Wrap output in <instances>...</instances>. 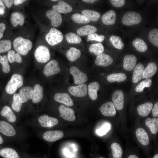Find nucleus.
Instances as JSON below:
<instances>
[{
  "instance_id": "nucleus-1",
  "label": "nucleus",
  "mask_w": 158,
  "mask_h": 158,
  "mask_svg": "<svg viewBox=\"0 0 158 158\" xmlns=\"http://www.w3.org/2000/svg\"><path fill=\"white\" fill-rule=\"evenodd\" d=\"M13 44L15 50L18 53L23 55H26L32 47V44L30 40L21 37H19L15 39Z\"/></svg>"
},
{
  "instance_id": "nucleus-2",
  "label": "nucleus",
  "mask_w": 158,
  "mask_h": 158,
  "mask_svg": "<svg viewBox=\"0 0 158 158\" xmlns=\"http://www.w3.org/2000/svg\"><path fill=\"white\" fill-rule=\"evenodd\" d=\"M23 77L21 75L17 74L13 75L6 86V92L10 94L14 93L18 88L23 86Z\"/></svg>"
},
{
  "instance_id": "nucleus-3",
  "label": "nucleus",
  "mask_w": 158,
  "mask_h": 158,
  "mask_svg": "<svg viewBox=\"0 0 158 158\" xmlns=\"http://www.w3.org/2000/svg\"><path fill=\"white\" fill-rule=\"evenodd\" d=\"M142 19V17L139 13L133 11H129L123 16L122 22L125 25L130 26L139 23Z\"/></svg>"
},
{
  "instance_id": "nucleus-4",
  "label": "nucleus",
  "mask_w": 158,
  "mask_h": 158,
  "mask_svg": "<svg viewBox=\"0 0 158 158\" xmlns=\"http://www.w3.org/2000/svg\"><path fill=\"white\" fill-rule=\"evenodd\" d=\"M45 38L49 44L54 46L62 41L63 36L60 31L56 28H51L46 35Z\"/></svg>"
},
{
  "instance_id": "nucleus-5",
  "label": "nucleus",
  "mask_w": 158,
  "mask_h": 158,
  "mask_svg": "<svg viewBox=\"0 0 158 158\" xmlns=\"http://www.w3.org/2000/svg\"><path fill=\"white\" fill-rule=\"evenodd\" d=\"M34 56L37 61L40 63H45L48 61L50 58L49 49L43 45L38 46L35 51Z\"/></svg>"
},
{
  "instance_id": "nucleus-6",
  "label": "nucleus",
  "mask_w": 158,
  "mask_h": 158,
  "mask_svg": "<svg viewBox=\"0 0 158 158\" xmlns=\"http://www.w3.org/2000/svg\"><path fill=\"white\" fill-rule=\"evenodd\" d=\"M70 72L73 77L74 83L78 85L84 84L87 80L86 74L83 73L77 67L72 66L70 69Z\"/></svg>"
},
{
  "instance_id": "nucleus-7",
  "label": "nucleus",
  "mask_w": 158,
  "mask_h": 158,
  "mask_svg": "<svg viewBox=\"0 0 158 158\" xmlns=\"http://www.w3.org/2000/svg\"><path fill=\"white\" fill-rule=\"evenodd\" d=\"M0 133L3 135L8 137H12L16 133L15 128L8 122L3 120H0Z\"/></svg>"
},
{
  "instance_id": "nucleus-8",
  "label": "nucleus",
  "mask_w": 158,
  "mask_h": 158,
  "mask_svg": "<svg viewBox=\"0 0 158 158\" xmlns=\"http://www.w3.org/2000/svg\"><path fill=\"white\" fill-rule=\"evenodd\" d=\"M59 116L64 119L70 121L75 120V112L72 109L63 105H60L59 108Z\"/></svg>"
},
{
  "instance_id": "nucleus-9",
  "label": "nucleus",
  "mask_w": 158,
  "mask_h": 158,
  "mask_svg": "<svg viewBox=\"0 0 158 158\" xmlns=\"http://www.w3.org/2000/svg\"><path fill=\"white\" fill-rule=\"evenodd\" d=\"M60 71L58 62L54 59L46 64L44 68L43 73L45 76L48 77L58 73Z\"/></svg>"
},
{
  "instance_id": "nucleus-10",
  "label": "nucleus",
  "mask_w": 158,
  "mask_h": 158,
  "mask_svg": "<svg viewBox=\"0 0 158 158\" xmlns=\"http://www.w3.org/2000/svg\"><path fill=\"white\" fill-rule=\"evenodd\" d=\"M112 100L115 108L119 110L123 109L124 99V93L122 90H118L115 91L112 95Z\"/></svg>"
},
{
  "instance_id": "nucleus-11",
  "label": "nucleus",
  "mask_w": 158,
  "mask_h": 158,
  "mask_svg": "<svg viewBox=\"0 0 158 158\" xmlns=\"http://www.w3.org/2000/svg\"><path fill=\"white\" fill-rule=\"evenodd\" d=\"M40 126L43 128H50L56 125L58 123V120L55 118L50 117L46 114L40 116L38 119Z\"/></svg>"
},
{
  "instance_id": "nucleus-12",
  "label": "nucleus",
  "mask_w": 158,
  "mask_h": 158,
  "mask_svg": "<svg viewBox=\"0 0 158 158\" xmlns=\"http://www.w3.org/2000/svg\"><path fill=\"white\" fill-rule=\"evenodd\" d=\"M68 90L72 95L77 97H83L87 94V87L85 84H83L75 86H70Z\"/></svg>"
},
{
  "instance_id": "nucleus-13",
  "label": "nucleus",
  "mask_w": 158,
  "mask_h": 158,
  "mask_svg": "<svg viewBox=\"0 0 158 158\" xmlns=\"http://www.w3.org/2000/svg\"><path fill=\"white\" fill-rule=\"evenodd\" d=\"M63 133L61 130H50L45 132L43 135V139L46 141L53 142L62 138Z\"/></svg>"
},
{
  "instance_id": "nucleus-14",
  "label": "nucleus",
  "mask_w": 158,
  "mask_h": 158,
  "mask_svg": "<svg viewBox=\"0 0 158 158\" xmlns=\"http://www.w3.org/2000/svg\"><path fill=\"white\" fill-rule=\"evenodd\" d=\"M46 16L51 21V24L54 27L60 26L62 21L61 15L53 10L48 11L46 13Z\"/></svg>"
},
{
  "instance_id": "nucleus-15",
  "label": "nucleus",
  "mask_w": 158,
  "mask_h": 158,
  "mask_svg": "<svg viewBox=\"0 0 158 158\" xmlns=\"http://www.w3.org/2000/svg\"><path fill=\"white\" fill-rule=\"evenodd\" d=\"M32 93L33 89L31 87L24 86L19 90L18 94L20 100L23 104L32 99Z\"/></svg>"
},
{
  "instance_id": "nucleus-16",
  "label": "nucleus",
  "mask_w": 158,
  "mask_h": 158,
  "mask_svg": "<svg viewBox=\"0 0 158 158\" xmlns=\"http://www.w3.org/2000/svg\"><path fill=\"white\" fill-rule=\"evenodd\" d=\"M102 114L106 116H111L115 115L116 111L113 103L111 102L103 104L99 109Z\"/></svg>"
},
{
  "instance_id": "nucleus-17",
  "label": "nucleus",
  "mask_w": 158,
  "mask_h": 158,
  "mask_svg": "<svg viewBox=\"0 0 158 158\" xmlns=\"http://www.w3.org/2000/svg\"><path fill=\"white\" fill-rule=\"evenodd\" d=\"M113 61L112 58L109 55L102 53L97 56L95 63L97 66L105 67L111 64Z\"/></svg>"
},
{
  "instance_id": "nucleus-18",
  "label": "nucleus",
  "mask_w": 158,
  "mask_h": 158,
  "mask_svg": "<svg viewBox=\"0 0 158 158\" xmlns=\"http://www.w3.org/2000/svg\"><path fill=\"white\" fill-rule=\"evenodd\" d=\"M54 100L57 102L68 106H73L74 102L68 94L66 93H57L54 97Z\"/></svg>"
},
{
  "instance_id": "nucleus-19",
  "label": "nucleus",
  "mask_w": 158,
  "mask_h": 158,
  "mask_svg": "<svg viewBox=\"0 0 158 158\" xmlns=\"http://www.w3.org/2000/svg\"><path fill=\"white\" fill-rule=\"evenodd\" d=\"M137 58L133 54H128L124 57L123 66L126 71H130L135 67L137 62Z\"/></svg>"
},
{
  "instance_id": "nucleus-20",
  "label": "nucleus",
  "mask_w": 158,
  "mask_h": 158,
  "mask_svg": "<svg viewBox=\"0 0 158 158\" xmlns=\"http://www.w3.org/2000/svg\"><path fill=\"white\" fill-rule=\"evenodd\" d=\"M53 10L58 13H66L72 11L71 6L66 2L60 1L58 4L54 5L52 7Z\"/></svg>"
},
{
  "instance_id": "nucleus-21",
  "label": "nucleus",
  "mask_w": 158,
  "mask_h": 158,
  "mask_svg": "<svg viewBox=\"0 0 158 158\" xmlns=\"http://www.w3.org/2000/svg\"><path fill=\"white\" fill-rule=\"evenodd\" d=\"M135 134L138 141L142 145L145 146L149 144V138L147 132L144 128H138L136 130Z\"/></svg>"
},
{
  "instance_id": "nucleus-22",
  "label": "nucleus",
  "mask_w": 158,
  "mask_h": 158,
  "mask_svg": "<svg viewBox=\"0 0 158 158\" xmlns=\"http://www.w3.org/2000/svg\"><path fill=\"white\" fill-rule=\"evenodd\" d=\"M116 19V15L113 10H109L105 13L102 16V22L106 25L114 24Z\"/></svg>"
},
{
  "instance_id": "nucleus-23",
  "label": "nucleus",
  "mask_w": 158,
  "mask_h": 158,
  "mask_svg": "<svg viewBox=\"0 0 158 158\" xmlns=\"http://www.w3.org/2000/svg\"><path fill=\"white\" fill-rule=\"evenodd\" d=\"M0 156L3 158H20L17 151L13 148L5 147L0 149Z\"/></svg>"
},
{
  "instance_id": "nucleus-24",
  "label": "nucleus",
  "mask_w": 158,
  "mask_h": 158,
  "mask_svg": "<svg viewBox=\"0 0 158 158\" xmlns=\"http://www.w3.org/2000/svg\"><path fill=\"white\" fill-rule=\"evenodd\" d=\"M0 114L5 118L10 123H14L16 121L17 118L15 114L8 106H5L3 107L0 112Z\"/></svg>"
},
{
  "instance_id": "nucleus-25",
  "label": "nucleus",
  "mask_w": 158,
  "mask_h": 158,
  "mask_svg": "<svg viewBox=\"0 0 158 158\" xmlns=\"http://www.w3.org/2000/svg\"><path fill=\"white\" fill-rule=\"evenodd\" d=\"M158 67L156 64L154 62L149 63L144 69L142 78L148 79L153 76L157 70Z\"/></svg>"
},
{
  "instance_id": "nucleus-26",
  "label": "nucleus",
  "mask_w": 158,
  "mask_h": 158,
  "mask_svg": "<svg viewBox=\"0 0 158 158\" xmlns=\"http://www.w3.org/2000/svg\"><path fill=\"white\" fill-rule=\"evenodd\" d=\"M144 69V66L141 63L136 66L132 76V81L133 83H137L142 79Z\"/></svg>"
},
{
  "instance_id": "nucleus-27",
  "label": "nucleus",
  "mask_w": 158,
  "mask_h": 158,
  "mask_svg": "<svg viewBox=\"0 0 158 158\" xmlns=\"http://www.w3.org/2000/svg\"><path fill=\"white\" fill-rule=\"evenodd\" d=\"M153 105L151 102H146L139 105L137 108L138 114L142 117L147 116L152 110Z\"/></svg>"
},
{
  "instance_id": "nucleus-28",
  "label": "nucleus",
  "mask_w": 158,
  "mask_h": 158,
  "mask_svg": "<svg viewBox=\"0 0 158 158\" xmlns=\"http://www.w3.org/2000/svg\"><path fill=\"white\" fill-rule=\"evenodd\" d=\"M43 88L39 84L35 85L33 90L32 101L34 103L40 102L43 97Z\"/></svg>"
},
{
  "instance_id": "nucleus-29",
  "label": "nucleus",
  "mask_w": 158,
  "mask_h": 158,
  "mask_svg": "<svg viewBox=\"0 0 158 158\" xmlns=\"http://www.w3.org/2000/svg\"><path fill=\"white\" fill-rule=\"evenodd\" d=\"M99 85L98 82L94 81L90 83L87 87L88 94L90 98L95 100L97 98V92L99 89Z\"/></svg>"
},
{
  "instance_id": "nucleus-30",
  "label": "nucleus",
  "mask_w": 158,
  "mask_h": 158,
  "mask_svg": "<svg viewBox=\"0 0 158 158\" xmlns=\"http://www.w3.org/2000/svg\"><path fill=\"white\" fill-rule=\"evenodd\" d=\"M25 17L24 15L18 12L12 13L10 18L11 23L14 27H16L18 24L23 25L24 23Z\"/></svg>"
},
{
  "instance_id": "nucleus-31",
  "label": "nucleus",
  "mask_w": 158,
  "mask_h": 158,
  "mask_svg": "<svg viewBox=\"0 0 158 158\" xmlns=\"http://www.w3.org/2000/svg\"><path fill=\"white\" fill-rule=\"evenodd\" d=\"M97 31V29L96 27L88 25L80 28L77 30V33L79 36H84L95 33Z\"/></svg>"
},
{
  "instance_id": "nucleus-32",
  "label": "nucleus",
  "mask_w": 158,
  "mask_h": 158,
  "mask_svg": "<svg viewBox=\"0 0 158 158\" xmlns=\"http://www.w3.org/2000/svg\"><path fill=\"white\" fill-rule=\"evenodd\" d=\"M81 52L80 51L74 47H71L68 50L66 53L67 59L71 61H74L80 56Z\"/></svg>"
},
{
  "instance_id": "nucleus-33",
  "label": "nucleus",
  "mask_w": 158,
  "mask_h": 158,
  "mask_svg": "<svg viewBox=\"0 0 158 158\" xmlns=\"http://www.w3.org/2000/svg\"><path fill=\"white\" fill-rule=\"evenodd\" d=\"M145 123L150 129L153 134H156L158 131V118H147L145 121Z\"/></svg>"
},
{
  "instance_id": "nucleus-34",
  "label": "nucleus",
  "mask_w": 158,
  "mask_h": 158,
  "mask_svg": "<svg viewBox=\"0 0 158 158\" xmlns=\"http://www.w3.org/2000/svg\"><path fill=\"white\" fill-rule=\"evenodd\" d=\"M127 78L126 74L123 73H116L111 74L107 77V80L109 82H121L125 81Z\"/></svg>"
},
{
  "instance_id": "nucleus-35",
  "label": "nucleus",
  "mask_w": 158,
  "mask_h": 158,
  "mask_svg": "<svg viewBox=\"0 0 158 158\" xmlns=\"http://www.w3.org/2000/svg\"><path fill=\"white\" fill-rule=\"evenodd\" d=\"M132 44L136 50L140 52H145L147 49V45L144 41L139 38L134 40Z\"/></svg>"
},
{
  "instance_id": "nucleus-36",
  "label": "nucleus",
  "mask_w": 158,
  "mask_h": 158,
  "mask_svg": "<svg viewBox=\"0 0 158 158\" xmlns=\"http://www.w3.org/2000/svg\"><path fill=\"white\" fill-rule=\"evenodd\" d=\"M81 13L82 15L93 22L97 21L100 16V14L99 12L92 10H84L82 11Z\"/></svg>"
},
{
  "instance_id": "nucleus-37",
  "label": "nucleus",
  "mask_w": 158,
  "mask_h": 158,
  "mask_svg": "<svg viewBox=\"0 0 158 158\" xmlns=\"http://www.w3.org/2000/svg\"><path fill=\"white\" fill-rule=\"evenodd\" d=\"M111 148L113 158H121L123 150L118 143L116 142L112 143Z\"/></svg>"
},
{
  "instance_id": "nucleus-38",
  "label": "nucleus",
  "mask_w": 158,
  "mask_h": 158,
  "mask_svg": "<svg viewBox=\"0 0 158 158\" xmlns=\"http://www.w3.org/2000/svg\"><path fill=\"white\" fill-rule=\"evenodd\" d=\"M89 49L90 52L97 56L102 53L104 49L102 44L101 43H99L91 45L90 46Z\"/></svg>"
},
{
  "instance_id": "nucleus-39",
  "label": "nucleus",
  "mask_w": 158,
  "mask_h": 158,
  "mask_svg": "<svg viewBox=\"0 0 158 158\" xmlns=\"http://www.w3.org/2000/svg\"><path fill=\"white\" fill-rule=\"evenodd\" d=\"M65 37L67 42L70 44H79L82 41L81 37L79 36L72 32L66 34Z\"/></svg>"
},
{
  "instance_id": "nucleus-40",
  "label": "nucleus",
  "mask_w": 158,
  "mask_h": 158,
  "mask_svg": "<svg viewBox=\"0 0 158 158\" xmlns=\"http://www.w3.org/2000/svg\"><path fill=\"white\" fill-rule=\"evenodd\" d=\"M22 105L19 98L18 94L15 93L13 97V101L11 105V107L13 110L16 112L20 111Z\"/></svg>"
},
{
  "instance_id": "nucleus-41",
  "label": "nucleus",
  "mask_w": 158,
  "mask_h": 158,
  "mask_svg": "<svg viewBox=\"0 0 158 158\" xmlns=\"http://www.w3.org/2000/svg\"><path fill=\"white\" fill-rule=\"evenodd\" d=\"M109 40L112 45L117 49H122L124 47V44L119 36L111 35L109 38Z\"/></svg>"
},
{
  "instance_id": "nucleus-42",
  "label": "nucleus",
  "mask_w": 158,
  "mask_h": 158,
  "mask_svg": "<svg viewBox=\"0 0 158 158\" xmlns=\"http://www.w3.org/2000/svg\"><path fill=\"white\" fill-rule=\"evenodd\" d=\"M71 18L73 21L78 23L86 24L89 23L90 21L85 16L79 13L73 14Z\"/></svg>"
},
{
  "instance_id": "nucleus-43",
  "label": "nucleus",
  "mask_w": 158,
  "mask_h": 158,
  "mask_svg": "<svg viewBox=\"0 0 158 158\" xmlns=\"http://www.w3.org/2000/svg\"><path fill=\"white\" fill-rule=\"evenodd\" d=\"M148 39L150 42L157 47H158V29H154L149 32Z\"/></svg>"
},
{
  "instance_id": "nucleus-44",
  "label": "nucleus",
  "mask_w": 158,
  "mask_h": 158,
  "mask_svg": "<svg viewBox=\"0 0 158 158\" xmlns=\"http://www.w3.org/2000/svg\"><path fill=\"white\" fill-rule=\"evenodd\" d=\"M7 56L11 63L14 62L20 63L22 62V58L19 54L18 53H16L13 50L9 51L8 53Z\"/></svg>"
},
{
  "instance_id": "nucleus-45",
  "label": "nucleus",
  "mask_w": 158,
  "mask_h": 158,
  "mask_svg": "<svg viewBox=\"0 0 158 158\" xmlns=\"http://www.w3.org/2000/svg\"><path fill=\"white\" fill-rule=\"evenodd\" d=\"M8 61L7 56L4 55L2 56L0 55V63L2 64V71L5 73H9L10 70Z\"/></svg>"
},
{
  "instance_id": "nucleus-46",
  "label": "nucleus",
  "mask_w": 158,
  "mask_h": 158,
  "mask_svg": "<svg viewBox=\"0 0 158 158\" xmlns=\"http://www.w3.org/2000/svg\"><path fill=\"white\" fill-rule=\"evenodd\" d=\"M11 48V42L9 40L0 41V53L10 50Z\"/></svg>"
},
{
  "instance_id": "nucleus-47",
  "label": "nucleus",
  "mask_w": 158,
  "mask_h": 158,
  "mask_svg": "<svg viewBox=\"0 0 158 158\" xmlns=\"http://www.w3.org/2000/svg\"><path fill=\"white\" fill-rule=\"evenodd\" d=\"M152 81L147 79L141 82L135 87V91L137 92H142L145 87H149L152 85Z\"/></svg>"
},
{
  "instance_id": "nucleus-48",
  "label": "nucleus",
  "mask_w": 158,
  "mask_h": 158,
  "mask_svg": "<svg viewBox=\"0 0 158 158\" xmlns=\"http://www.w3.org/2000/svg\"><path fill=\"white\" fill-rule=\"evenodd\" d=\"M111 127L110 123H105L101 128L97 130L96 133L99 136H103L109 132L111 129Z\"/></svg>"
},
{
  "instance_id": "nucleus-49",
  "label": "nucleus",
  "mask_w": 158,
  "mask_h": 158,
  "mask_svg": "<svg viewBox=\"0 0 158 158\" xmlns=\"http://www.w3.org/2000/svg\"><path fill=\"white\" fill-rule=\"evenodd\" d=\"M105 39V37L102 35H99L96 33L89 35L87 37V41H95L99 42H102Z\"/></svg>"
},
{
  "instance_id": "nucleus-50",
  "label": "nucleus",
  "mask_w": 158,
  "mask_h": 158,
  "mask_svg": "<svg viewBox=\"0 0 158 158\" xmlns=\"http://www.w3.org/2000/svg\"><path fill=\"white\" fill-rule=\"evenodd\" d=\"M109 1L114 6L116 7H122L125 3L124 0H110Z\"/></svg>"
},
{
  "instance_id": "nucleus-51",
  "label": "nucleus",
  "mask_w": 158,
  "mask_h": 158,
  "mask_svg": "<svg viewBox=\"0 0 158 158\" xmlns=\"http://www.w3.org/2000/svg\"><path fill=\"white\" fill-rule=\"evenodd\" d=\"M152 115L154 117L158 116V102H157L154 105L152 110Z\"/></svg>"
},
{
  "instance_id": "nucleus-52",
  "label": "nucleus",
  "mask_w": 158,
  "mask_h": 158,
  "mask_svg": "<svg viewBox=\"0 0 158 158\" xmlns=\"http://www.w3.org/2000/svg\"><path fill=\"white\" fill-rule=\"evenodd\" d=\"M6 28L5 25L3 23H0V39L3 36V33Z\"/></svg>"
},
{
  "instance_id": "nucleus-53",
  "label": "nucleus",
  "mask_w": 158,
  "mask_h": 158,
  "mask_svg": "<svg viewBox=\"0 0 158 158\" xmlns=\"http://www.w3.org/2000/svg\"><path fill=\"white\" fill-rule=\"evenodd\" d=\"M5 6L2 0H0V14L3 15L5 13Z\"/></svg>"
},
{
  "instance_id": "nucleus-54",
  "label": "nucleus",
  "mask_w": 158,
  "mask_h": 158,
  "mask_svg": "<svg viewBox=\"0 0 158 158\" xmlns=\"http://www.w3.org/2000/svg\"><path fill=\"white\" fill-rule=\"evenodd\" d=\"M3 1L8 8H10L11 7L13 2V0H4Z\"/></svg>"
},
{
  "instance_id": "nucleus-55",
  "label": "nucleus",
  "mask_w": 158,
  "mask_h": 158,
  "mask_svg": "<svg viewBox=\"0 0 158 158\" xmlns=\"http://www.w3.org/2000/svg\"><path fill=\"white\" fill-rule=\"evenodd\" d=\"M25 1L26 0H15L13 1V4L15 5H17L21 4Z\"/></svg>"
},
{
  "instance_id": "nucleus-56",
  "label": "nucleus",
  "mask_w": 158,
  "mask_h": 158,
  "mask_svg": "<svg viewBox=\"0 0 158 158\" xmlns=\"http://www.w3.org/2000/svg\"><path fill=\"white\" fill-rule=\"evenodd\" d=\"M82 1L85 3L91 4L97 1V0H83Z\"/></svg>"
},
{
  "instance_id": "nucleus-57",
  "label": "nucleus",
  "mask_w": 158,
  "mask_h": 158,
  "mask_svg": "<svg viewBox=\"0 0 158 158\" xmlns=\"http://www.w3.org/2000/svg\"><path fill=\"white\" fill-rule=\"evenodd\" d=\"M4 141L3 138L0 134V145L3 144Z\"/></svg>"
},
{
  "instance_id": "nucleus-58",
  "label": "nucleus",
  "mask_w": 158,
  "mask_h": 158,
  "mask_svg": "<svg viewBox=\"0 0 158 158\" xmlns=\"http://www.w3.org/2000/svg\"><path fill=\"white\" fill-rule=\"evenodd\" d=\"M128 158H139L137 156L134 155H131Z\"/></svg>"
},
{
  "instance_id": "nucleus-59",
  "label": "nucleus",
  "mask_w": 158,
  "mask_h": 158,
  "mask_svg": "<svg viewBox=\"0 0 158 158\" xmlns=\"http://www.w3.org/2000/svg\"><path fill=\"white\" fill-rule=\"evenodd\" d=\"M153 158H158V154H156L153 157Z\"/></svg>"
},
{
  "instance_id": "nucleus-60",
  "label": "nucleus",
  "mask_w": 158,
  "mask_h": 158,
  "mask_svg": "<svg viewBox=\"0 0 158 158\" xmlns=\"http://www.w3.org/2000/svg\"><path fill=\"white\" fill-rule=\"evenodd\" d=\"M58 0H51L52 1H57Z\"/></svg>"
},
{
  "instance_id": "nucleus-61",
  "label": "nucleus",
  "mask_w": 158,
  "mask_h": 158,
  "mask_svg": "<svg viewBox=\"0 0 158 158\" xmlns=\"http://www.w3.org/2000/svg\"><path fill=\"white\" fill-rule=\"evenodd\" d=\"M104 158L102 157H100V158Z\"/></svg>"
}]
</instances>
